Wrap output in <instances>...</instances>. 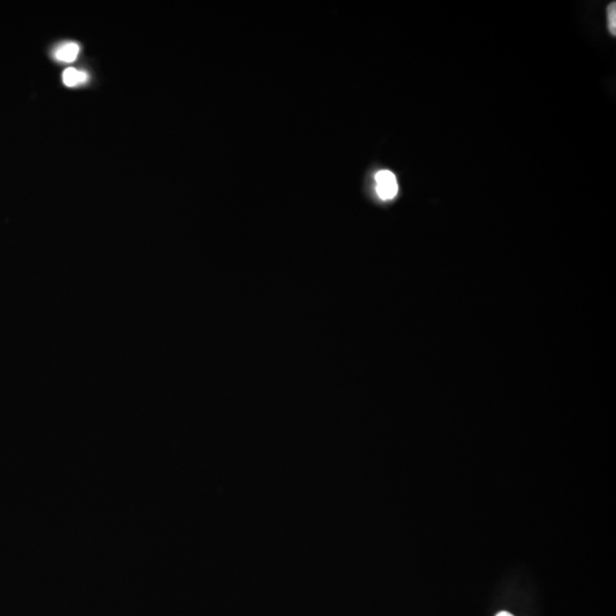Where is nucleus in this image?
<instances>
[{
    "instance_id": "1",
    "label": "nucleus",
    "mask_w": 616,
    "mask_h": 616,
    "mask_svg": "<svg viewBox=\"0 0 616 616\" xmlns=\"http://www.w3.org/2000/svg\"><path fill=\"white\" fill-rule=\"evenodd\" d=\"M375 191L381 200L394 199L399 193V183L390 170H380L375 174Z\"/></svg>"
},
{
    "instance_id": "2",
    "label": "nucleus",
    "mask_w": 616,
    "mask_h": 616,
    "mask_svg": "<svg viewBox=\"0 0 616 616\" xmlns=\"http://www.w3.org/2000/svg\"><path fill=\"white\" fill-rule=\"evenodd\" d=\"M80 52V47L76 42H66L55 51V59L63 63L73 62Z\"/></svg>"
},
{
    "instance_id": "3",
    "label": "nucleus",
    "mask_w": 616,
    "mask_h": 616,
    "mask_svg": "<svg viewBox=\"0 0 616 616\" xmlns=\"http://www.w3.org/2000/svg\"><path fill=\"white\" fill-rule=\"evenodd\" d=\"M88 80V75L84 71H78L77 68H68L63 72V83L68 87H76L83 85Z\"/></svg>"
},
{
    "instance_id": "4",
    "label": "nucleus",
    "mask_w": 616,
    "mask_h": 616,
    "mask_svg": "<svg viewBox=\"0 0 616 616\" xmlns=\"http://www.w3.org/2000/svg\"><path fill=\"white\" fill-rule=\"evenodd\" d=\"M608 28L613 36L616 35V4L612 3L608 6Z\"/></svg>"
},
{
    "instance_id": "5",
    "label": "nucleus",
    "mask_w": 616,
    "mask_h": 616,
    "mask_svg": "<svg viewBox=\"0 0 616 616\" xmlns=\"http://www.w3.org/2000/svg\"><path fill=\"white\" fill-rule=\"evenodd\" d=\"M497 616H514V615H512V614L508 613V612H505V610H502V612H500V613H497Z\"/></svg>"
}]
</instances>
